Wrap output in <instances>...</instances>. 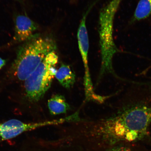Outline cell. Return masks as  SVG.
Listing matches in <instances>:
<instances>
[{
  "label": "cell",
  "mask_w": 151,
  "mask_h": 151,
  "mask_svg": "<svg viewBox=\"0 0 151 151\" xmlns=\"http://www.w3.org/2000/svg\"><path fill=\"white\" fill-rule=\"evenodd\" d=\"M108 117L92 122L91 137L105 150L122 143H135L150 135L151 125V80L132 83Z\"/></svg>",
  "instance_id": "obj_1"
},
{
  "label": "cell",
  "mask_w": 151,
  "mask_h": 151,
  "mask_svg": "<svg viewBox=\"0 0 151 151\" xmlns=\"http://www.w3.org/2000/svg\"><path fill=\"white\" fill-rule=\"evenodd\" d=\"M56 48L55 42L51 38L34 35L17 51L12 67L14 76L19 80L25 81L47 55Z\"/></svg>",
  "instance_id": "obj_2"
},
{
  "label": "cell",
  "mask_w": 151,
  "mask_h": 151,
  "mask_svg": "<svg viewBox=\"0 0 151 151\" xmlns=\"http://www.w3.org/2000/svg\"><path fill=\"white\" fill-rule=\"evenodd\" d=\"M122 0H111L100 11L99 32L101 55L100 76L110 73L120 78L113 67V57L119 51L113 39V24L115 16Z\"/></svg>",
  "instance_id": "obj_3"
},
{
  "label": "cell",
  "mask_w": 151,
  "mask_h": 151,
  "mask_svg": "<svg viewBox=\"0 0 151 151\" xmlns=\"http://www.w3.org/2000/svg\"><path fill=\"white\" fill-rule=\"evenodd\" d=\"M58 61L55 52H50L25 80L24 88L30 101H39L50 88L55 77Z\"/></svg>",
  "instance_id": "obj_4"
},
{
  "label": "cell",
  "mask_w": 151,
  "mask_h": 151,
  "mask_svg": "<svg viewBox=\"0 0 151 151\" xmlns=\"http://www.w3.org/2000/svg\"><path fill=\"white\" fill-rule=\"evenodd\" d=\"M64 122V119L34 123H26L16 119L9 120L0 123V142L12 139L24 132L32 131L43 126Z\"/></svg>",
  "instance_id": "obj_5"
},
{
  "label": "cell",
  "mask_w": 151,
  "mask_h": 151,
  "mask_svg": "<svg viewBox=\"0 0 151 151\" xmlns=\"http://www.w3.org/2000/svg\"><path fill=\"white\" fill-rule=\"evenodd\" d=\"M91 7L88 9L83 16L77 33L79 49L82 56L85 69V88L87 90L90 89L93 87L88 67V54L89 49V41L86 25V17L91 9Z\"/></svg>",
  "instance_id": "obj_6"
},
{
  "label": "cell",
  "mask_w": 151,
  "mask_h": 151,
  "mask_svg": "<svg viewBox=\"0 0 151 151\" xmlns=\"http://www.w3.org/2000/svg\"><path fill=\"white\" fill-rule=\"evenodd\" d=\"M35 22L24 14H19L15 20V42H24L33 35L38 29Z\"/></svg>",
  "instance_id": "obj_7"
},
{
  "label": "cell",
  "mask_w": 151,
  "mask_h": 151,
  "mask_svg": "<svg viewBox=\"0 0 151 151\" xmlns=\"http://www.w3.org/2000/svg\"><path fill=\"white\" fill-rule=\"evenodd\" d=\"M39 146V151H83L75 143L58 138L41 141Z\"/></svg>",
  "instance_id": "obj_8"
},
{
  "label": "cell",
  "mask_w": 151,
  "mask_h": 151,
  "mask_svg": "<svg viewBox=\"0 0 151 151\" xmlns=\"http://www.w3.org/2000/svg\"><path fill=\"white\" fill-rule=\"evenodd\" d=\"M55 77L60 83L66 88L72 87L75 82L76 76L69 65L62 64L57 70Z\"/></svg>",
  "instance_id": "obj_9"
},
{
  "label": "cell",
  "mask_w": 151,
  "mask_h": 151,
  "mask_svg": "<svg viewBox=\"0 0 151 151\" xmlns=\"http://www.w3.org/2000/svg\"><path fill=\"white\" fill-rule=\"evenodd\" d=\"M48 105L51 114L54 116L65 113L70 109L65 97L59 94L52 96L48 100Z\"/></svg>",
  "instance_id": "obj_10"
},
{
  "label": "cell",
  "mask_w": 151,
  "mask_h": 151,
  "mask_svg": "<svg viewBox=\"0 0 151 151\" xmlns=\"http://www.w3.org/2000/svg\"><path fill=\"white\" fill-rule=\"evenodd\" d=\"M151 14V3L149 0H140L134 16V20L139 21L148 17Z\"/></svg>",
  "instance_id": "obj_11"
},
{
  "label": "cell",
  "mask_w": 151,
  "mask_h": 151,
  "mask_svg": "<svg viewBox=\"0 0 151 151\" xmlns=\"http://www.w3.org/2000/svg\"><path fill=\"white\" fill-rule=\"evenodd\" d=\"M130 143H120L111 147L104 151H135L134 146Z\"/></svg>",
  "instance_id": "obj_12"
},
{
  "label": "cell",
  "mask_w": 151,
  "mask_h": 151,
  "mask_svg": "<svg viewBox=\"0 0 151 151\" xmlns=\"http://www.w3.org/2000/svg\"><path fill=\"white\" fill-rule=\"evenodd\" d=\"M6 63V61L5 60L0 58V69H1L5 65Z\"/></svg>",
  "instance_id": "obj_13"
},
{
  "label": "cell",
  "mask_w": 151,
  "mask_h": 151,
  "mask_svg": "<svg viewBox=\"0 0 151 151\" xmlns=\"http://www.w3.org/2000/svg\"><path fill=\"white\" fill-rule=\"evenodd\" d=\"M16 1H19V2H21L22 1V0H16Z\"/></svg>",
  "instance_id": "obj_14"
},
{
  "label": "cell",
  "mask_w": 151,
  "mask_h": 151,
  "mask_svg": "<svg viewBox=\"0 0 151 151\" xmlns=\"http://www.w3.org/2000/svg\"><path fill=\"white\" fill-rule=\"evenodd\" d=\"M150 1V2L151 3V0H149Z\"/></svg>",
  "instance_id": "obj_15"
}]
</instances>
